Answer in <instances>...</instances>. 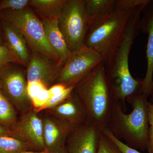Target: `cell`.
<instances>
[{"instance_id": "6da1fadb", "label": "cell", "mask_w": 153, "mask_h": 153, "mask_svg": "<svg viewBox=\"0 0 153 153\" xmlns=\"http://www.w3.org/2000/svg\"><path fill=\"white\" fill-rule=\"evenodd\" d=\"M147 5L139 6L132 11L119 44L105 64L108 85L115 101L120 103L124 111L126 102L132 96L142 93L143 79L132 76L129 66L130 52L140 30L141 15Z\"/></svg>"}, {"instance_id": "7a4b0ae2", "label": "cell", "mask_w": 153, "mask_h": 153, "mask_svg": "<svg viewBox=\"0 0 153 153\" xmlns=\"http://www.w3.org/2000/svg\"><path fill=\"white\" fill-rule=\"evenodd\" d=\"M148 97L140 93L127 99L132 108L129 114L125 113L120 103L115 101L106 128L119 140L137 150H147L150 127Z\"/></svg>"}, {"instance_id": "3957f363", "label": "cell", "mask_w": 153, "mask_h": 153, "mask_svg": "<svg viewBox=\"0 0 153 153\" xmlns=\"http://www.w3.org/2000/svg\"><path fill=\"white\" fill-rule=\"evenodd\" d=\"M74 92L82 102L88 122L102 131L106 128L115 100L101 63L75 86Z\"/></svg>"}, {"instance_id": "277c9868", "label": "cell", "mask_w": 153, "mask_h": 153, "mask_svg": "<svg viewBox=\"0 0 153 153\" xmlns=\"http://www.w3.org/2000/svg\"><path fill=\"white\" fill-rule=\"evenodd\" d=\"M134 9L124 10L114 6L112 10L91 25L85 46L98 53L103 58L104 64L119 44Z\"/></svg>"}, {"instance_id": "5b68a950", "label": "cell", "mask_w": 153, "mask_h": 153, "mask_svg": "<svg viewBox=\"0 0 153 153\" xmlns=\"http://www.w3.org/2000/svg\"><path fill=\"white\" fill-rule=\"evenodd\" d=\"M1 12L2 18L22 33L32 52L44 55L62 65L47 41L42 20L33 10L27 7L20 10H5Z\"/></svg>"}, {"instance_id": "8992f818", "label": "cell", "mask_w": 153, "mask_h": 153, "mask_svg": "<svg viewBox=\"0 0 153 153\" xmlns=\"http://www.w3.org/2000/svg\"><path fill=\"white\" fill-rule=\"evenodd\" d=\"M85 4V0H67L57 19L59 27L71 52L85 46L91 25Z\"/></svg>"}, {"instance_id": "52a82bcc", "label": "cell", "mask_w": 153, "mask_h": 153, "mask_svg": "<svg viewBox=\"0 0 153 153\" xmlns=\"http://www.w3.org/2000/svg\"><path fill=\"white\" fill-rule=\"evenodd\" d=\"M102 63H104L103 58L98 53L84 46L70 52L62 66L57 82L67 86H75Z\"/></svg>"}, {"instance_id": "ba28073f", "label": "cell", "mask_w": 153, "mask_h": 153, "mask_svg": "<svg viewBox=\"0 0 153 153\" xmlns=\"http://www.w3.org/2000/svg\"><path fill=\"white\" fill-rule=\"evenodd\" d=\"M1 91L19 110H25L29 106L27 84L24 72L9 64L0 68Z\"/></svg>"}, {"instance_id": "9c48e42d", "label": "cell", "mask_w": 153, "mask_h": 153, "mask_svg": "<svg viewBox=\"0 0 153 153\" xmlns=\"http://www.w3.org/2000/svg\"><path fill=\"white\" fill-rule=\"evenodd\" d=\"M13 136L36 152L45 151L43 139V121L34 111L23 115L14 125Z\"/></svg>"}, {"instance_id": "30bf717a", "label": "cell", "mask_w": 153, "mask_h": 153, "mask_svg": "<svg viewBox=\"0 0 153 153\" xmlns=\"http://www.w3.org/2000/svg\"><path fill=\"white\" fill-rule=\"evenodd\" d=\"M102 132L93 124L88 121L75 128L66 140V152L97 153Z\"/></svg>"}, {"instance_id": "8fae6325", "label": "cell", "mask_w": 153, "mask_h": 153, "mask_svg": "<svg viewBox=\"0 0 153 153\" xmlns=\"http://www.w3.org/2000/svg\"><path fill=\"white\" fill-rule=\"evenodd\" d=\"M63 65L36 52H32L27 66V82H39L49 88L57 80Z\"/></svg>"}, {"instance_id": "7c38bea8", "label": "cell", "mask_w": 153, "mask_h": 153, "mask_svg": "<svg viewBox=\"0 0 153 153\" xmlns=\"http://www.w3.org/2000/svg\"><path fill=\"white\" fill-rule=\"evenodd\" d=\"M45 151L56 153L64 147L66 140L74 128L57 119L46 117L42 120Z\"/></svg>"}, {"instance_id": "4fadbf2b", "label": "cell", "mask_w": 153, "mask_h": 153, "mask_svg": "<svg viewBox=\"0 0 153 153\" xmlns=\"http://www.w3.org/2000/svg\"><path fill=\"white\" fill-rule=\"evenodd\" d=\"M51 110L57 119L74 128L88 121L86 110L74 91L66 100Z\"/></svg>"}, {"instance_id": "5bb4252c", "label": "cell", "mask_w": 153, "mask_h": 153, "mask_svg": "<svg viewBox=\"0 0 153 153\" xmlns=\"http://www.w3.org/2000/svg\"><path fill=\"white\" fill-rule=\"evenodd\" d=\"M145 10L144 16L141 19L140 30L148 34L146 50L147 68L146 75L143 79L141 91L148 97L153 86V1H151Z\"/></svg>"}, {"instance_id": "9a60e30c", "label": "cell", "mask_w": 153, "mask_h": 153, "mask_svg": "<svg viewBox=\"0 0 153 153\" xmlns=\"http://www.w3.org/2000/svg\"><path fill=\"white\" fill-rule=\"evenodd\" d=\"M1 25L5 46L16 59L18 63L27 67L31 54H30L25 38L13 25L2 18Z\"/></svg>"}, {"instance_id": "2e32d148", "label": "cell", "mask_w": 153, "mask_h": 153, "mask_svg": "<svg viewBox=\"0 0 153 153\" xmlns=\"http://www.w3.org/2000/svg\"><path fill=\"white\" fill-rule=\"evenodd\" d=\"M42 19L47 41L63 66L71 52L59 27L57 19Z\"/></svg>"}, {"instance_id": "e0dca14e", "label": "cell", "mask_w": 153, "mask_h": 153, "mask_svg": "<svg viewBox=\"0 0 153 153\" xmlns=\"http://www.w3.org/2000/svg\"><path fill=\"white\" fill-rule=\"evenodd\" d=\"M67 0H30L29 6L35 9L42 18L58 19Z\"/></svg>"}, {"instance_id": "ac0fdd59", "label": "cell", "mask_w": 153, "mask_h": 153, "mask_svg": "<svg viewBox=\"0 0 153 153\" xmlns=\"http://www.w3.org/2000/svg\"><path fill=\"white\" fill-rule=\"evenodd\" d=\"M115 0H85V13L90 25L114 8Z\"/></svg>"}, {"instance_id": "d6986e66", "label": "cell", "mask_w": 153, "mask_h": 153, "mask_svg": "<svg viewBox=\"0 0 153 153\" xmlns=\"http://www.w3.org/2000/svg\"><path fill=\"white\" fill-rule=\"evenodd\" d=\"M26 151L32 149L19 139L12 136H0V153H19Z\"/></svg>"}, {"instance_id": "ffe728a7", "label": "cell", "mask_w": 153, "mask_h": 153, "mask_svg": "<svg viewBox=\"0 0 153 153\" xmlns=\"http://www.w3.org/2000/svg\"><path fill=\"white\" fill-rule=\"evenodd\" d=\"M16 121V114L10 101L0 93V123L4 125H14Z\"/></svg>"}, {"instance_id": "44dd1931", "label": "cell", "mask_w": 153, "mask_h": 153, "mask_svg": "<svg viewBox=\"0 0 153 153\" xmlns=\"http://www.w3.org/2000/svg\"><path fill=\"white\" fill-rule=\"evenodd\" d=\"M74 86H68L66 90L59 95L52 97L49 101L41 108V111L45 109H51L59 105L68 99L72 94L74 89Z\"/></svg>"}, {"instance_id": "7402d4cb", "label": "cell", "mask_w": 153, "mask_h": 153, "mask_svg": "<svg viewBox=\"0 0 153 153\" xmlns=\"http://www.w3.org/2000/svg\"><path fill=\"white\" fill-rule=\"evenodd\" d=\"M97 153H122L103 132H102L99 141Z\"/></svg>"}, {"instance_id": "603a6c76", "label": "cell", "mask_w": 153, "mask_h": 153, "mask_svg": "<svg viewBox=\"0 0 153 153\" xmlns=\"http://www.w3.org/2000/svg\"><path fill=\"white\" fill-rule=\"evenodd\" d=\"M51 98L49 88H45L40 91L33 99L30 102L36 112L41 111V108L49 101Z\"/></svg>"}, {"instance_id": "cb8c5ba5", "label": "cell", "mask_w": 153, "mask_h": 153, "mask_svg": "<svg viewBox=\"0 0 153 153\" xmlns=\"http://www.w3.org/2000/svg\"><path fill=\"white\" fill-rule=\"evenodd\" d=\"M30 0H3L0 2V12L5 10H20L29 6Z\"/></svg>"}, {"instance_id": "d4e9b609", "label": "cell", "mask_w": 153, "mask_h": 153, "mask_svg": "<svg viewBox=\"0 0 153 153\" xmlns=\"http://www.w3.org/2000/svg\"><path fill=\"white\" fill-rule=\"evenodd\" d=\"M103 133L114 143L122 153H142L137 150L130 147L114 135L108 129L102 131Z\"/></svg>"}, {"instance_id": "484cf974", "label": "cell", "mask_w": 153, "mask_h": 153, "mask_svg": "<svg viewBox=\"0 0 153 153\" xmlns=\"http://www.w3.org/2000/svg\"><path fill=\"white\" fill-rule=\"evenodd\" d=\"M150 0H118L115 7L124 10H132L139 6L148 5Z\"/></svg>"}, {"instance_id": "4316f807", "label": "cell", "mask_w": 153, "mask_h": 153, "mask_svg": "<svg viewBox=\"0 0 153 153\" xmlns=\"http://www.w3.org/2000/svg\"><path fill=\"white\" fill-rule=\"evenodd\" d=\"M11 63L18 61L5 45L0 44V68Z\"/></svg>"}, {"instance_id": "83f0119b", "label": "cell", "mask_w": 153, "mask_h": 153, "mask_svg": "<svg viewBox=\"0 0 153 153\" xmlns=\"http://www.w3.org/2000/svg\"><path fill=\"white\" fill-rule=\"evenodd\" d=\"M45 88H48L41 82H27V93L29 100H30L36 96L40 91Z\"/></svg>"}, {"instance_id": "f1b7e54d", "label": "cell", "mask_w": 153, "mask_h": 153, "mask_svg": "<svg viewBox=\"0 0 153 153\" xmlns=\"http://www.w3.org/2000/svg\"><path fill=\"white\" fill-rule=\"evenodd\" d=\"M68 87L62 83H58L49 87V91L51 94V97L62 93Z\"/></svg>"}, {"instance_id": "f546056e", "label": "cell", "mask_w": 153, "mask_h": 153, "mask_svg": "<svg viewBox=\"0 0 153 153\" xmlns=\"http://www.w3.org/2000/svg\"><path fill=\"white\" fill-rule=\"evenodd\" d=\"M147 150L149 153H153V128L150 126L149 128Z\"/></svg>"}, {"instance_id": "4dcf8cb0", "label": "cell", "mask_w": 153, "mask_h": 153, "mask_svg": "<svg viewBox=\"0 0 153 153\" xmlns=\"http://www.w3.org/2000/svg\"><path fill=\"white\" fill-rule=\"evenodd\" d=\"M148 119L150 126L153 128V102L150 103L149 105Z\"/></svg>"}, {"instance_id": "1f68e13d", "label": "cell", "mask_w": 153, "mask_h": 153, "mask_svg": "<svg viewBox=\"0 0 153 153\" xmlns=\"http://www.w3.org/2000/svg\"><path fill=\"white\" fill-rule=\"evenodd\" d=\"M4 135H9L8 133L2 126L0 125V136Z\"/></svg>"}, {"instance_id": "d6a6232c", "label": "cell", "mask_w": 153, "mask_h": 153, "mask_svg": "<svg viewBox=\"0 0 153 153\" xmlns=\"http://www.w3.org/2000/svg\"><path fill=\"white\" fill-rule=\"evenodd\" d=\"M19 153H49L47 151H44L41 152H36V151H26L21 152Z\"/></svg>"}, {"instance_id": "836d02e7", "label": "cell", "mask_w": 153, "mask_h": 153, "mask_svg": "<svg viewBox=\"0 0 153 153\" xmlns=\"http://www.w3.org/2000/svg\"><path fill=\"white\" fill-rule=\"evenodd\" d=\"M56 153H67L66 152V148H65V146L63 148H62L61 149H60V151H58Z\"/></svg>"}, {"instance_id": "e575fe53", "label": "cell", "mask_w": 153, "mask_h": 153, "mask_svg": "<svg viewBox=\"0 0 153 153\" xmlns=\"http://www.w3.org/2000/svg\"><path fill=\"white\" fill-rule=\"evenodd\" d=\"M150 96H151V99H152V102H153V86L152 88V91H151L150 95Z\"/></svg>"}, {"instance_id": "d590c367", "label": "cell", "mask_w": 153, "mask_h": 153, "mask_svg": "<svg viewBox=\"0 0 153 153\" xmlns=\"http://www.w3.org/2000/svg\"><path fill=\"white\" fill-rule=\"evenodd\" d=\"M0 44H3L2 40L1 37V35H0Z\"/></svg>"}, {"instance_id": "8d00e7d4", "label": "cell", "mask_w": 153, "mask_h": 153, "mask_svg": "<svg viewBox=\"0 0 153 153\" xmlns=\"http://www.w3.org/2000/svg\"><path fill=\"white\" fill-rule=\"evenodd\" d=\"M1 92V81H0V93Z\"/></svg>"}]
</instances>
